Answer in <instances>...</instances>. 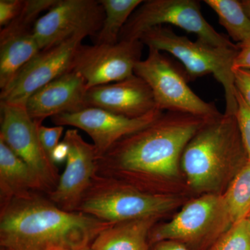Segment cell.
Wrapping results in <instances>:
<instances>
[{"label": "cell", "mask_w": 250, "mask_h": 250, "mask_svg": "<svg viewBox=\"0 0 250 250\" xmlns=\"http://www.w3.org/2000/svg\"><path fill=\"white\" fill-rule=\"evenodd\" d=\"M215 118V117H214ZM213 118L165 112L156 121L115 143L96 160V174L149 192L179 174L182 154L199 129Z\"/></svg>", "instance_id": "6da1fadb"}, {"label": "cell", "mask_w": 250, "mask_h": 250, "mask_svg": "<svg viewBox=\"0 0 250 250\" xmlns=\"http://www.w3.org/2000/svg\"><path fill=\"white\" fill-rule=\"evenodd\" d=\"M112 225L62 210L42 192H33L0 208V246L3 250L85 249Z\"/></svg>", "instance_id": "7a4b0ae2"}, {"label": "cell", "mask_w": 250, "mask_h": 250, "mask_svg": "<svg viewBox=\"0 0 250 250\" xmlns=\"http://www.w3.org/2000/svg\"><path fill=\"white\" fill-rule=\"evenodd\" d=\"M248 161L236 116L221 113L189 141L180 166L193 190L223 194Z\"/></svg>", "instance_id": "3957f363"}, {"label": "cell", "mask_w": 250, "mask_h": 250, "mask_svg": "<svg viewBox=\"0 0 250 250\" xmlns=\"http://www.w3.org/2000/svg\"><path fill=\"white\" fill-rule=\"evenodd\" d=\"M139 40L149 48L166 52L180 61L185 75L190 80L213 75L225 91V113L236 115L237 102L233 65L238 52L236 48L217 47L197 39L192 41L177 35L170 27L158 26L143 33Z\"/></svg>", "instance_id": "277c9868"}, {"label": "cell", "mask_w": 250, "mask_h": 250, "mask_svg": "<svg viewBox=\"0 0 250 250\" xmlns=\"http://www.w3.org/2000/svg\"><path fill=\"white\" fill-rule=\"evenodd\" d=\"M182 203V199L164 192H149L115 179L95 174L78 211L116 224L158 217Z\"/></svg>", "instance_id": "5b68a950"}, {"label": "cell", "mask_w": 250, "mask_h": 250, "mask_svg": "<svg viewBox=\"0 0 250 250\" xmlns=\"http://www.w3.org/2000/svg\"><path fill=\"white\" fill-rule=\"evenodd\" d=\"M232 225L223 194H203L184 205L170 221L154 225L149 244L169 240L190 250H208Z\"/></svg>", "instance_id": "8992f818"}, {"label": "cell", "mask_w": 250, "mask_h": 250, "mask_svg": "<svg viewBox=\"0 0 250 250\" xmlns=\"http://www.w3.org/2000/svg\"><path fill=\"white\" fill-rule=\"evenodd\" d=\"M170 24L193 33L197 39L210 45L236 48L237 44L220 34L202 16L196 0H148L143 1L123 27L120 41L139 40L143 33L158 26Z\"/></svg>", "instance_id": "52a82bcc"}, {"label": "cell", "mask_w": 250, "mask_h": 250, "mask_svg": "<svg viewBox=\"0 0 250 250\" xmlns=\"http://www.w3.org/2000/svg\"><path fill=\"white\" fill-rule=\"evenodd\" d=\"M134 74L152 90L156 107L163 112H177L214 118L221 113L213 103H207L188 86L184 75L162 52L149 48L147 58L140 61Z\"/></svg>", "instance_id": "ba28073f"}, {"label": "cell", "mask_w": 250, "mask_h": 250, "mask_svg": "<svg viewBox=\"0 0 250 250\" xmlns=\"http://www.w3.org/2000/svg\"><path fill=\"white\" fill-rule=\"evenodd\" d=\"M0 140L30 166L37 174L48 195L57 187L58 168L41 144L39 126L25 106L1 102Z\"/></svg>", "instance_id": "9c48e42d"}, {"label": "cell", "mask_w": 250, "mask_h": 250, "mask_svg": "<svg viewBox=\"0 0 250 250\" xmlns=\"http://www.w3.org/2000/svg\"><path fill=\"white\" fill-rule=\"evenodd\" d=\"M143 45L140 40L120 41L114 45L82 44L74 57L72 70L83 77L88 89L121 82L134 75Z\"/></svg>", "instance_id": "30bf717a"}, {"label": "cell", "mask_w": 250, "mask_h": 250, "mask_svg": "<svg viewBox=\"0 0 250 250\" xmlns=\"http://www.w3.org/2000/svg\"><path fill=\"white\" fill-rule=\"evenodd\" d=\"M104 17L100 0H57L48 12L38 20L33 31L42 50L77 34L96 36Z\"/></svg>", "instance_id": "8fae6325"}, {"label": "cell", "mask_w": 250, "mask_h": 250, "mask_svg": "<svg viewBox=\"0 0 250 250\" xmlns=\"http://www.w3.org/2000/svg\"><path fill=\"white\" fill-rule=\"evenodd\" d=\"M85 37L77 34L41 50L20 70L9 86L1 92V102L25 106L28 99L38 90L72 70L77 49Z\"/></svg>", "instance_id": "7c38bea8"}, {"label": "cell", "mask_w": 250, "mask_h": 250, "mask_svg": "<svg viewBox=\"0 0 250 250\" xmlns=\"http://www.w3.org/2000/svg\"><path fill=\"white\" fill-rule=\"evenodd\" d=\"M164 112L155 109L146 116L129 118L96 107L85 108L74 113L52 117L57 126H72L83 130L93 141L97 159L103 156L120 140L144 129L156 121Z\"/></svg>", "instance_id": "4fadbf2b"}, {"label": "cell", "mask_w": 250, "mask_h": 250, "mask_svg": "<svg viewBox=\"0 0 250 250\" xmlns=\"http://www.w3.org/2000/svg\"><path fill=\"white\" fill-rule=\"evenodd\" d=\"M62 141L69 147L66 166L57 187L47 196L62 210L78 211L96 174V152L93 144L85 141L76 129L67 130Z\"/></svg>", "instance_id": "5bb4252c"}, {"label": "cell", "mask_w": 250, "mask_h": 250, "mask_svg": "<svg viewBox=\"0 0 250 250\" xmlns=\"http://www.w3.org/2000/svg\"><path fill=\"white\" fill-rule=\"evenodd\" d=\"M85 104L129 118H141L157 109L150 87L135 74L121 82L89 88Z\"/></svg>", "instance_id": "9a60e30c"}, {"label": "cell", "mask_w": 250, "mask_h": 250, "mask_svg": "<svg viewBox=\"0 0 250 250\" xmlns=\"http://www.w3.org/2000/svg\"><path fill=\"white\" fill-rule=\"evenodd\" d=\"M87 90L83 77L70 70L33 94L26 103V109L37 124L42 125L48 117L88 108L85 104Z\"/></svg>", "instance_id": "2e32d148"}, {"label": "cell", "mask_w": 250, "mask_h": 250, "mask_svg": "<svg viewBox=\"0 0 250 250\" xmlns=\"http://www.w3.org/2000/svg\"><path fill=\"white\" fill-rule=\"evenodd\" d=\"M34 28L11 22L0 31V88L6 90L18 72L41 50Z\"/></svg>", "instance_id": "e0dca14e"}, {"label": "cell", "mask_w": 250, "mask_h": 250, "mask_svg": "<svg viewBox=\"0 0 250 250\" xmlns=\"http://www.w3.org/2000/svg\"><path fill=\"white\" fill-rule=\"evenodd\" d=\"M33 192L46 193L39 176L0 140V208Z\"/></svg>", "instance_id": "ac0fdd59"}, {"label": "cell", "mask_w": 250, "mask_h": 250, "mask_svg": "<svg viewBox=\"0 0 250 250\" xmlns=\"http://www.w3.org/2000/svg\"><path fill=\"white\" fill-rule=\"evenodd\" d=\"M159 218L149 217L113 224L103 230L90 247L93 250H149V233Z\"/></svg>", "instance_id": "d6986e66"}, {"label": "cell", "mask_w": 250, "mask_h": 250, "mask_svg": "<svg viewBox=\"0 0 250 250\" xmlns=\"http://www.w3.org/2000/svg\"><path fill=\"white\" fill-rule=\"evenodd\" d=\"M104 10L103 27L96 36L95 44L114 45L131 15L142 4V0H100Z\"/></svg>", "instance_id": "ffe728a7"}, {"label": "cell", "mask_w": 250, "mask_h": 250, "mask_svg": "<svg viewBox=\"0 0 250 250\" xmlns=\"http://www.w3.org/2000/svg\"><path fill=\"white\" fill-rule=\"evenodd\" d=\"M205 3L218 17L219 23L237 44L250 39V18L241 1L237 0H205Z\"/></svg>", "instance_id": "44dd1931"}, {"label": "cell", "mask_w": 250, "mask_h": 250, "mask_svg": "<svg viewBox=\"0 0 250 250\" xmlns=\"http://www.w3.org/2000/svg\"><path fill=\"white\" fill-rule=\"evenodd\" d=\"M223 196L233 224L250 214V161L238 171Z\"/></svg>", "instance_id": "7402d4cb"}, {"label": "cell", "mask_w": 250, "mask_h": 250, "mask_svg": "<svg viewBox=\"0 0 250 250\" xmlns=\"http://www.w3.org/2000/svg\"><path fill=\"white\" fill-rule=\"evenodd\" d=\"M208 250H250V235L246 219L233 224Z\"/></svg>", "instance_id": "603a6c76"}, {"label": "cell", "mask_w": 250, "mask_h": 250, "mask_svg": "<svg viewBox=\"0 0 250 250\" xmlns=\"http://www.w3.org/2000/svg\"><path fill=\"white\" fill-rule=\"evenodd\" d=\"M237 109L236 118L242 141L246 149L248 161H250V106L241 94L236 90Z\"/></svg>", "instance_id": "cb8c5ba5"}, {"label": "cell", "mask_w": 250, "mask_h": 250, "mask_svg": "<svg viewBox=\"0 0 250 250\" xmlns=\"http://www.w3.org/2000/svg\"><path fill=\"white\" fill-rule=\"evenodd\" d=\"M63 129L64 126L57 125L53 127H47L42 125L39 126V135L41 144L49 158L54 148L60 143L59 139L62 136Z\"/></svg>", "instance_id": "d4e9b609"}, {"label": "cell", "mask_w": 250, "mask_h": 250, "mask_svg": "<svg viewBox=\"0 0 250 250\" xmlns=\"http://www.w3.org/2000/svg\"><path fill=\"white\" fill-rule=\"evenodd\" d=\"M24 0H0V26L4 27L19 16Z\"/></svg>", "instance_id": "484cf974"}, {"label": "cell", "mask_w": 250, "mask_h": 250, "mask_svg": "<svg viewBox=\"0 0 250 250\" xmlns=\"http://www.w3.org/2000/svg\"><path fill=\"white\" fill-rule=\"evenodd\" d=\"M235 88L250 106V70L233 68Z\"/></svg>", "instance_id": "4316f807"}, {"label": "cell", "mask_w": 250, "mask_h": 250, "mask_svg": "<svg viewBox=\"0 0 250 250\" xmlns=\"http://www.w3.org/2000/svg\"><path fill=\"white\" fill-rule=\"evenodd\" d=\"M237 45L238 52L233 62V68L250 70V39L241 43L237 44Z\"/></svg>", "instance_id": "83f0119b"}, {"label": "cell", "mask_w": 250, "mask_h": 250, "mask_svg": "<svg viewBox=\"0 0 250 250\" xmlns=\"http://www.w3.org/2000/svg\"><path fill=\"white\" fill-rule=\"evenodd\" d=\"M69 155V147L65 141L59 143L51 154V160L55 165L66 161Z\"/></svg>", "instance_id": "f1b7e54d"}, {"label": "cell", "mask_w": 250, "mask_h": 250, "mask_svg": "<svg viewBox=\"0 0 250 250\" xmlns=\"http://www.w3.org/2000/svg\"><path fill=\"white\" fill-rule=\"evenodd\" d=\"M149 250H190L185 245L174 241H160L150 245Z\"/></svg>", "instance_id": "f546056e"}, {"label": "cell", "mask_w": 250, "mask_h": 250, "mask_svg": "<svg viewBox=\"0 0 250 250\" xmlns=\"http://www.w3.org/2000/svg\"><path fill=\"white\" fill-rule=\"evenodd\" d=\"M241 3L247 15L250 18V0H243L241 1Z\"/></svg>", "instance_id": "4dcf8cb0"}, {"label": "cell", "mask_w": 250, "mask_h": 250, "mask_svg": "<svg viewBox=\"0 0 250 250\" xmlns=\"http://www.w3.org/2000/svg\"><path fill=\"white\" fill-rule=\"evenodd\" d=\"M247 227H248V231L250 235V214L246 218Z\"/></svg>", "instance_id": "1f68e13d"}, {"label": "cell", "mask_w": 250, "mask_h": 250, "mask_svg": "<svg viewBox=\"0 0 250 250\" xmlns=\"http://www.w3.org/2000/svg\"><path fill=\"white\" fill-rule=\"evenodd\" d=\"M80 250H93V249H92L91 247H89V248H85V249H82Z\"/></svg>", "instance_id": "d6a6232c"}, {"label": "cell", "mask_w": 250, "mask_h": 250, "mask_svg": "<svg viewBox=\"0 0 250 250\" xmlns=\"http://www.w3.org/2000/svg\"></svg>", "instance_id": "836d02e7"}]
</instances>
